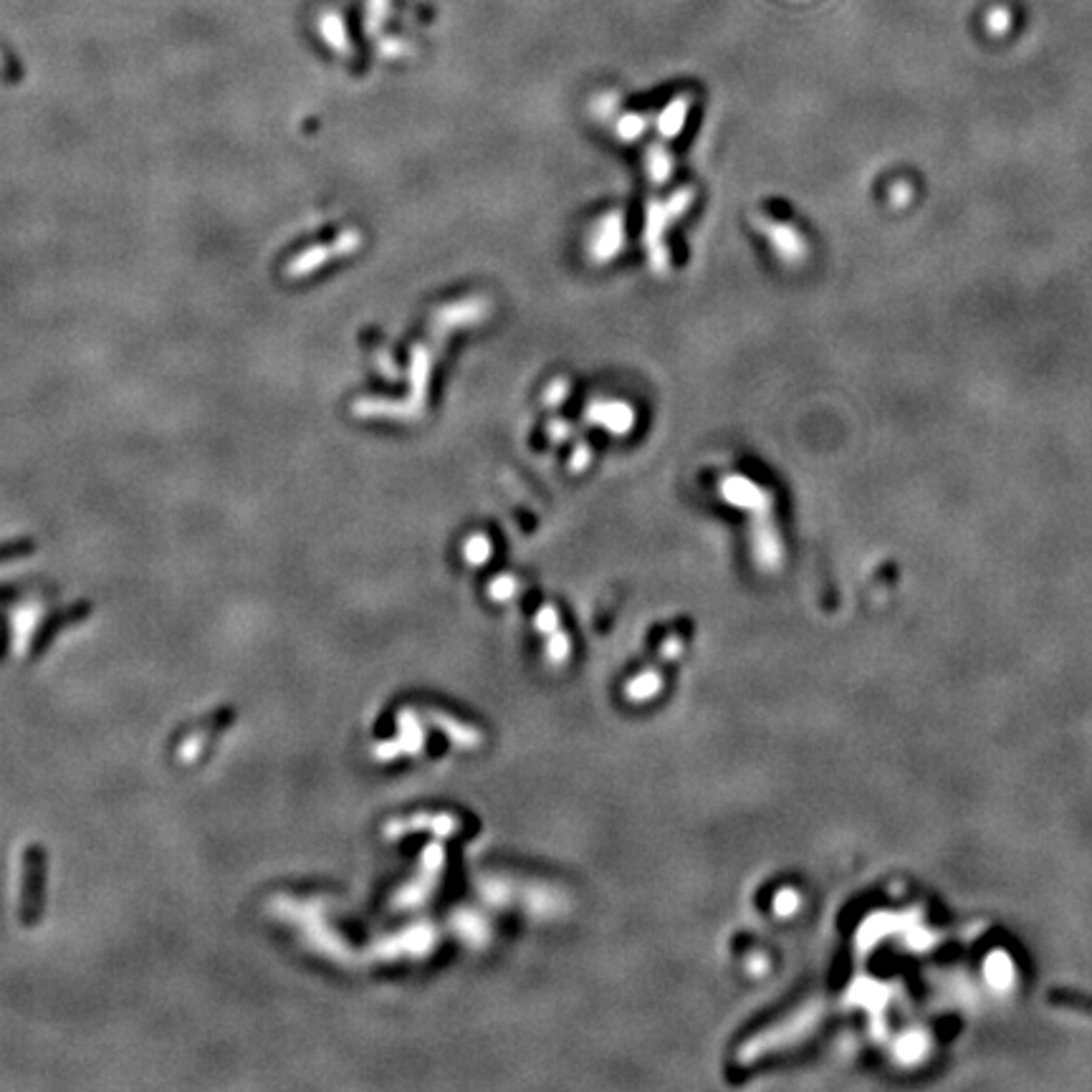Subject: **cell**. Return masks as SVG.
<instances>
[{
  "instance_id": "6da1fadb",
  "label": "cell",
  "mask_w": 1092,
  "mask_h": 1092,
  "mask_svg": "<svg viewBox=\"0 0 1092 1092\" xmlns=\"http://www.w3.org/2000/svg\"><path fill=\"white\" fill-rule=\"evenodd\" d=\"M433 362H436V352L430 347V341H418L413 352H410V367H407L410 395L405 400H360L355 413L367 415V418H387V420H415V418H420L422 410H428Z\"/></svg>"
},
{
  "instance_id": "7a4b0ae2",
  "label": "cell",
  "mask_w": 1092,
  "mask_h": 1092,
  "mask_svg": "<svg viewBox=\"0 0 1092 1092\" xmlns=\"http://www.w3.org/2000/svg\"><path fill=\"white\" fill-rule=\"evenodd\" d=\"M693 200L695 187H678L671 198L650 200L648 207H645L642 245H645V253H648L650 268L657 276H668L671 273V251H668V244H665V230L691 210Z\"/></svg>"
},
{
  "instance_id": "3957f363",
  "label": "cell",
  "mask_w": 1092,
  "mask_h": 1092,
  "mask_svg": "<svg viewBox=\"0 0 1092 1092\" xmlns=\"http://www.w3.org/2000/svg\"><path fill=\"white\" fill-rule=\"evenodd\" d=\"M622 248H625V218H622L620 210L599 215L597 223L590 228L587 245H584L592 263L607 266L610 261L620 256Z\"/></svg>"
},
{
  "instance_id": "277c9868",
  "label": "cell",
  "mask_w": 1092,
  "mask_h": 1092,
  "mask_svg": "<svg viewBox=\"0 0 1092 1092\" xmlns=\"http://www.w3.org/2000/svg\"><path fill=\"white\" fill-rule=\"evenodd\" d=\"M491 302L483 296H471V299H460V302L443 303L440 309L433 311L430 319V329H436L440 334H453L465 326H476L480 322H486L491 317Z\"/></svg>"
},
{
  "instance_id": "5b68a950",
  "label": "cell",
  "mask_w": 1092,
  "mask_h": 1092,
  "mask_svg": "<svg viewBox=\"0 0 1092 1092\" xmlns=\"http://www.w3.org/2000/svg\"><path fill=\"white\" fill-rule=\"evenodd\" d=\"M584 418L595 428L607 430L610 436L617 438L630 436L637 425L635 407L625 402V400H592L587 410H584Z\"/></svg>"
},
{
  "instance_id": "8992f818",
  "label": "cell",
  "mask_w": 1092,
  "mask_h": 1092,
  "mask_svg": "<svg viewBox=\"0 0 1092 1092\" xmlns=\"http://www.w3.org/2000/svg\"><path fill=\"white\" fill-rule=\"evenodd\" d=\"M756 228L771 241L774 251L784 261H794L805 253V244H802V238H799V233L791 225H784V223L771 221V218H756Z\"/></svg>"
},
{
  "instance_id": "52a82bcc",
  "label": "cell",
  "mask_w": 1092,
  "mask_h": 1092,
  "mask_svg": "<svg viewBox=\"0 0 1092 1092\" xmlns=\"http://www.w3.org/2000/svg\"><path fill=\"white\" fill-rule=\"evenodd\" d=\"M688 111H691V96L688 94H680L673 102H668V107L655 119V129L660 132L663 140H673V137H678L683 132Z\"/></svg>"
},
{
  "instance_id": "ba28073f",
  "label": "cell",
  "mask_w": 1092,
  "mask_h": 1092,
  "mask_svg": "<svg viewBox=\"0 0 1092 1092\" xmlns=\"http://www.w3.org/2000/svg\"><path fill=\"white\" fill-rule=\"evenodd\" d=\"M645 170H648L650 180L655 185H663L671 180L673 170H675V160H673V152L665 147L663 142H655V145L648 147V152H645Z\"/></svg>"
},
{
  "instance_id": "9c48e42d",
  "label": "cell",
  "mask_w": 1092,
  "mask_h": 1092,
  "mask_svg": "<svg viewBox=\"0 0 1092 1092\" xmlns=\"http://www.w3.org/2000/svg\"><path fill=\"white\" fill-rule=\"evenodd\" d=\"M648 125L650 122L645 114H622V117H617V122H614V134H617L622 142H637L642 134L648 132Z\"/></svg>"
},
{
  "instance_id": "30bf717a",
  "label": "cell",
  "mask_w": 1092,
  "mask_h": 1092,
  "mask_svg": "<svg viewBox=\"0 0 1092 1092\" xmlns=\"http://www.w3.org/2000/svg\"><path fill=\"white\" fill-rule=\"evenodd\" d=\"M390 15V0H367V15H364V29L369 33H377L382 23Z\"/></svg>"
},
{
  "instance_id": "8fae6325",
  "label": "cell",
  "mask_w": 1092,
  "mask_h": 1092,
  "mask_svg": "<svg viewBox=\"0 0 1092 1092\" xmlns=\"http://www.w3.org/2000/svg\"><path fill=\"white\" fill-rule=\"evenodd\" d=\"M569 392H572V384H569V380H564V377H556V380H552V382L546 384L544 395H541V405L559 407L561 402L569 398Z\"/></svg>"
},
{
  "instance_id": "7c38bea8",
  "label": "cell",
  "mask_w": 1092,
  "mask_h": 1092,
  "mask_svg": "<svg viewBox=\"0 0 1092 1092\" xmlns=\"http://www.w3.org/2000/svg\"><path fill=\"white\" fill-rule=\"evenodd\" d=\"M590 463H592V445L587 443V440H579V443L572 448V453H569V471L584 473L590 468Z\"/></svg>"
},
{
  "instance_id": "4fadbf2b",
  "label": "cell",
  "mask_w": 1092,
  "mask_h": 1092,
  "mask_svg": "<svg viewBox=\"0 0 1092 1092\" xmlns=\"http://www.w3.org/2000/svg\"><path fill=\"white\" fill-rule=\"evenodd\" d=\"M324 26H326V30H329V38H332L334 49H340V51H349L347 33H344V29H341L340 18H337V15H329Z\"/></svg>"
},
{
  "instance_id": "5bb4252c",
  "label": "cell",
  "mask_w": 1092,
  "mask_h": 1092,
  "mask_svg": "<svg viewBox=\"0 0 1092 1092\" xmlns=\"http://www.w3.org/2000/svg\"><path fill=\"white\" fill-rule=\"evenodd\" d=\"M572 433H575L572 422L559 420V418L546 425V436L552 438L554 443H564V440H569V438H572Z\"/></svg>"
},
{
  "instance_id": "9a60e30c",
  "label": "cell",
  "mask_w": 1092,
  "mask_h": 1092,
  "mask_svg": "<svg viewBox=\"0 0 1092 1092\" xmlns=\"http://www.w3.org/2000/svg\"><path fill=\"white\" fill-rule=\"evenodd\" d=\"M491 554V544H488V539H483V536H473L471 541H468V546H465V556L471 561H483Z\"/></svg>"
},
{
  "instance_id": "2e32d148",
  "label": "cell",
  "mask_w": 1092,
  "mask_h": 1092,
  "mask_svg": "<svg viewBox=\"0 0 1092 1092\" xmlns=\"http://www.w3.org/2000/svg\"><path fill=\"white\" fill-rule=\"evenodd\" d=\"M614 109H617V99H614V96H597L595 104H592V111H595V117L599 119L613 117Z\"/></svg>"
},
{
  "instance_id": "e0dca14e",
  "label": "cell",
  "mask_w": 1092,
  "mask_h": 1092,
  "mask_svg": "<svg viewBox=\"0 0 1092 1092\" xmlns=\"http://www.w3.org/2000/svg\"><path fill=\"white\" fill-rule=\"evenodd\" d=\"M407 46L402 44V41H398V38H387L382 44V53L387 56V59H395V56H405Z\"/></svg>"
}]
</instances>
